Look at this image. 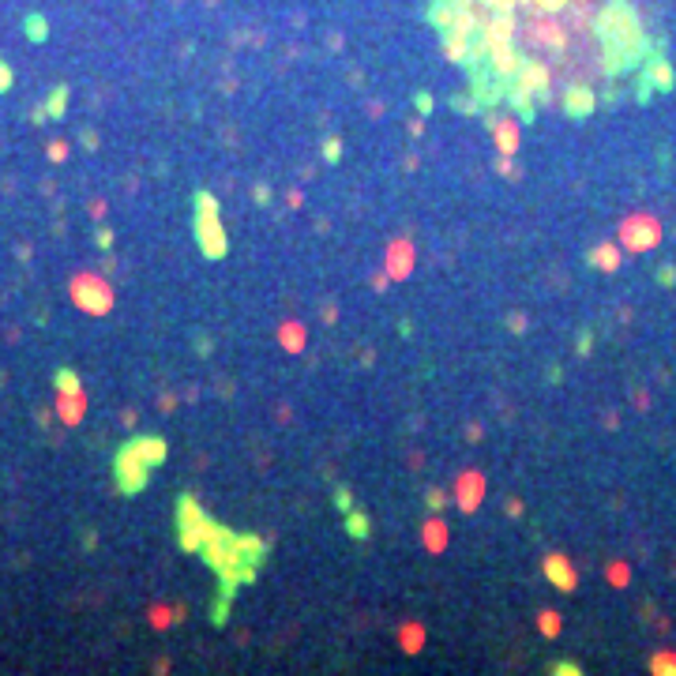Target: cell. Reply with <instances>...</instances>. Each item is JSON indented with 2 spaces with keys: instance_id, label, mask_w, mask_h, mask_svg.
I'll use <instances>...</instances> for the list:
<instances>
[{
  "instance_id": "obj_2",
  "label": "cell",
  "mask_w": 676,
  "mask_h": 676,
  "mask_svg": "<svg viewBox=\"0 0 676 676\" xmlns=\"http://www.w3.org/2000/svg\"><path fill=\"white\" fill-rule=\"evenodd\" d=\"M624 237H627V245H632V248H650L657 240V226L650 218H635V222H627Z\"/></svg>"
},
{
  "instance_id": "obj_1",
  "label": "cell",
  "mask_w": 676,
  "mask_h": 676,
  "mask_svg": "<svg viewBox=\"0 0 676 676\" xmlns=\"http://www.w3.org/2000/svg\"><path fill=\"white\" fill-rule=\"evenodd\" d=\"M440 26L447 49L485 98L511 101L522 113L552 98L557 68L575 57V23L605 42L609 79L632 76L646 57V34L632 0L586 12L582 0H443Z\"/></svg>"
}]
</instances>
